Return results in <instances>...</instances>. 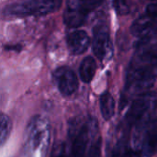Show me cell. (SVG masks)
I'll return each mask as SVG.
<instances>
[{
  "label": "cell",
  "mask_w": 157,
  "mask_h": 157,
  "mask_svg": "<svg viewBox=\"0 0 157 157\" xmlns=\"http://www.w3.org/2000/svg\"><path fill=\"white\" fill-rule=\"evenodd\" d=\"M156 78L157 45L147 38L141 39L126 71L125 91L132 95L145 93Z\"/></svg>",
  "instance_id": "cell-1"
},
{
  "label": "cell",
  "mask_w": 157,
  "mask_h": 157,
  "mask_svg": "<svg viewBox=\"0 0 157 157\" xmlns=\"http://www.w3.org/2000/svg\"><path fill=\"white\" fill-rule=\"evenodd\" d=\"M61 4L62 0H26L6 6L4 12L16 17L43 16L55 12Z\"/></svg>",
  "instance_id": "cell-2"
},
{
  "label": "cell",
  "mask_w": 157,
  "mask_h": 157,
  "mask_svg": "<svg viewBox=\"0 0 157 157\" xmlns=\"http://www.w3.org/2000/svg\"><path fill=\"white\" fill-rule=\"evenodd\" d=\"M104 0H67L64 23L69 28H78L84 24L87 16L98 8Z\"/></svg>",
  "instance_id": "cell-3"
},
{
  "label": "cell",
  "mask_w": 157,
  "mask_h": 157,
  "mask_svg": "<svg viewBox=\"0 0 157 157\" xmlns=\"http://www.w3.org/2000/svg\"><path fill=\"white\" fill-rule=\"evenodd\" d=\"M137 132L134 136L135 149H141L144 156L150 157L157 152V117L153 121L149 120L147 124L143 121L139 122Z\"/></svg>",
  "instance_id": "cell-4"
},
{
  "label": "cell",
  "mask_w": 157,
  "mask_h": 157,
  "mask_svg": "<svg viewBox=\"0 0 157 157\" xmlns=\"http://www.w3.org/2000/svg\"><path fill=\"white\" fill-rule=\"evenodd\" d=\"M157 106V95L153 92L140 94L132 103L125 116V121L128 126L138 124L144 118L147 117L149 112Z\"/></svg>",
  "instance_id": "cell-5"
},
{
  "label": "cell",
  "mask_w": 157,
  "mask_h": 157,
  "mask_svg": "<svg viewBox=\"0 0 157 157\" xmlns=\"http://www.w3.org/2000/svg\"><path fill=\"white\" fill-rule=\"evenodd\" d=\"M29 143L33 148L41 147L46 151L50 142V126L46 119L36 116L30 121L29 128Z\"/></svg>",
  "instance_id": "cell-6"
},
{
  "label": "cell",
  "mask_w": 157,
  "mask_h": 157,
  "mask_svg": "<svg viewBox=\"0 0 157 157\" xmlns=\"http://www.w3.org/2000/svg\"><path fill=\"white\" fill-rule=\"evenodd\" d=\"M52 78L63 96L69 97L78 89V78L75 73L67 66L57 68L52 74Z\"/></svg>",
  "instance_id": "cell-7"
},
{
  "label": "cell",
  "mask_w": 157,
  "mask_h": 157,
  "mask_svg": "<svg viewBox=\"0 0 157 157\" xmlns=\"http://www.w3.org/2000/svg\"><path fill=\"white\" fill-rule=\"evenodd\" d=\"M111 42L109 37V28L100 24L98 25L93 30V40H92V50L94 54L98 59L103 61L111 52Z\"/></svg>",
  "instance_id": "cell-8"
},
{
  "label": "cell",
  "mask_w": 157,
  "mask_h": 157,
  "mask_svg": "<svg viewBox=\"0 0 157 157\" xmlns=\"http://www.w3.org/2000/svg\"><path fill=\"white\" fill-rule=\"evenodd\" d=\"M156 29L157 20L145 11L132 22L131 32L132 35L141 40L151 35Z\"/></svg>",
  "instance_id": "cell-9"
},
{
  "label": "cell",
  "mask_w": 157,
  "mask_h": 157,
  "mask_svg": "<svg viewBox=\"0 0 157 157\" xmlns=\"http://www.w3.org/2000/svg\"><path fill=\"white\" fill-rule=\"evenodd\" d=\"M66 42L70 52L75 55H79L88 49L90 38L86 31L83 29H75L67 35Z\"/></svg>",
  "instance_id": "cell-10"
},
{
  "label": "cell",
  "mask_w": 157,
  "mask_h": 157,
  "mask_svg": "<svg viewBox=\"0 0 157 157\" xmlns=\"http://www.w3.org/2000/svg\"><path fill=\"white\" fill-rule=\"evenodd\" d=\"M90 127L87 124H83L77 131L74 132V141L71 150V157H84L88 140Z\"/></svg>",
  "instance_id": "cell-11"
},
{
  "label": "cell",
  "mask_w": 157,
  "mask_h": 157,
  "mask_svg": "<svg viewBox=\"0 0 157 157\" xmlns=\"http://www.w3.org/2000/svg\"><path fill=\"white\" fill-rule=\"evenodd\" d=\"M96 70H97V63L95 59L91 56H87L84 58L79 67V75L81 80L86 84L90 83L95 76Z\"/></svg>",
  "instance_id": "cell-12"
},
{
  "label": "cell",
  "mask_w": 157,
  "mask_h": 157,
  "mask_svg": "<svg viewBox=\"0 0 157 157\" xmlns=\"http://www.w3.org/2000/svg\"><path fill=\"white\" fill-rule=\"evenodd\" d=\"M100 111L105 121H109L115 113V100L110 93L105 92L100 96L99 98Z\"/></svg>",
  "instance_id": "cell-13"
},
{
  "label": "cell",
  "mask_w": 157,
  "mask_h": 157,
  "mask_svg": "<svg viewBox=\"0 0 157 157\" xmlns=\"http://www.w3.org/2000/svg\"><path fill=\"white\" fill-rule=\"evenodd\" d=\"M135 153L132 151L128 142L121 138L120 139L115 146L113 147L109 157H135Z\"/></svg>",
  "instance_id": "cell-14"
},
{
  "label": "cell",
  "mask_w": 157,
  "mask_h": 157,
  "mask_svg": "<svg viewBox=\"0 0 157 157\" xmlns=\"http://www.w3.org/2000/svg\"><path fill=\"white\" fill-rule=\"evenodd\" d=\"M0 127H1V132H0V143L1 145H4L6 142L7 141L9 134L11 132L12 129V122L10 118L6 115L2 114L0 118Z\"/></svg>",
  "instance_id": "cell-15"
},
{
  "label": "cell",
  "mask_w": 157,
  "mask_h": 157,
  "mask_svg": "<svg viewBox=\"0 0 157 157\" xmlns=\"http://www.w3.org/2000/svg\"><path fill=\"white\" fill-rule=\"evenodd\" d=\"M113 6L116 12L121 16L127 15L130 12L129 0H113Z\"/></svg>",
  "instance_id": "cell-16"
},
{
  "label": "cell",
  "mask_w": 157,
  "mask_h": 157,
  "mask_svg": "<svg viewBox=\"0 0 157 157\" xmlns=\"http://www.w3.org/2000/svg\"><path fill=\"white\" fill-rule=\"evenodd\" d=\"M86 157H101V138L98 137L90 145Z\"/></svg>",
  "instance_id": "cell-17"
},
{
  "label": "cell",
  "mask_w": 157,
  "mask_h": 157,
  "mask_svg": "<svg viewBox=\"0 0 157 157\" xmlns=\"http://www.w3.org/2000/svg\"><path fill=\"white\" fill-rule=\"evenodd\" d=\"M145 11L147 13H149L155 19L157 20V5L155 4H150L147 6Z\"/></svg>",
  "instance_id": "cell-18"
},
{
  "label": "cell",
  "mask_w": 157,
  "mask_h": 157,
  "mask_svg": "<svg viewBox=\"0 0 157 157\" xmlns=\"http://www.w3.org/2000/svg\"><path fill=\"white\" fill-rule=\"evenodd\" d=\"M145 38H147V39H149L150 40H152L155 45H157V29L151 34V35H149L148 37H145Z\"/></svg>",
  "instance_id": "cell-19"
}]
</instances>
